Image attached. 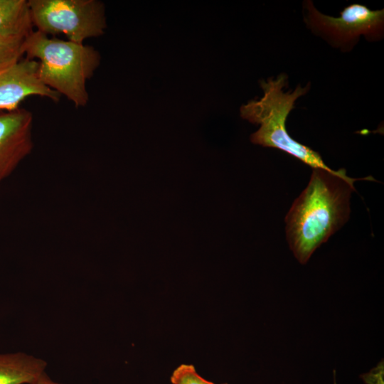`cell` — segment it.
<instances>
[{"mask_svg":"<svg viewBox=\"0 0 384 384\" xmlns=\"http://www.w3.org/2000/svg\"><path fill=\"white\" fill-rule=\"evenodd\" d=\"M26 384H62V383L53 380L52 379L50 378L48 374H46L36 382L32 383H26Z\"/></svg>","mask_w":384,"mask_h":384,"instance_id":"13","label":"cell"},{"mask_svg":"<svg viewBox=\"0 0 384 384\" xmlns=\"http://www.w3.org/2000/svg\"><path fill=\"white\" fill-rule=\"evenodd\" d=\"M33 28L27 0H0V36L26 38Z\"/></svg>","mask_w":384,"mask_h":384,"instance_id":"9","label":"cell"},{"mask_svg":"<svg viewBox=\"0 0 384 384\" xmlns=\"http://www.w3.org/2000/svg\"><path fill=\"white\" fill-rule=\"evenodd\" d=\"M334 384H336L335 381H334Z\"/></svg>","mask_w":384,"mask_h":384,"instance_id":"14","label":"cell"},{"mask_svg":"<svg viewBox=\"0 0 384 384\" xmlns=\"http://www.w3.org/2000/svg\"><path fill=\"white\" fill-rule=\"evenodd\" d=\"M26 38L0 36V66L17 61L23 58Z\"/></svg>","mask_w":384,"mask_h":384,"instance_id":"10","label":"cell"},{"mask_svg":"<svg viewBox=\"0 0 384 384\" xmlns=\"http://www.w3.org/2000/svg\"><path fill=\"white\" fill-rule=\"evenodd\" d=\"M353 191L354 187L336 175L312 169L308 185L285 217L287 240L300 263L305 264L348 220Z\"/></svg>","mask_w":384,"mask_h":384,"instance_id":"1","label":"cell"},{"mask_svg":"<svg viewBox=\"0 0 384 384\" xmlns=\"http://www.w3.org/2000/svg\"><path fill=\"white\" fill-rule=\"evenodd\" d=\"M172 384H215L200 376L191 364H181L172 373Z\"/></svg>","mask_w":384,"mask_h":384,"instance_id":"11","label":"cell"},{"mask_svg":"<svg viewBox=\"0 0 384 384\" xmlns=\"http://www.w3.org/2000/svg\"><path fill=\"white\" fill-rule=\"evenodd\" d=\"M24 55L39 63L38 75L46 86L66 97L77 108L87 105L86 83L101 61L94 47L33 31L25 38Z\"/></svg>","mask_w":384,"mask_h":384,"instance_id":"3","label":"cell"},{"mask_svg":"<svg viewBox=\"0 0 384 384\" xmlns=\"http://www.w3.org/2000/svg\"><path fill=\"white\" fill-rule=\"evenodd\" d=\"M304 21L315 35L343 52L351 50L361 36L368 41L381 40L384 35V9L370 10L364 5L346 6L338 17L319 11L310 0L303 2Z\"/></svg>","mask_w":384,"mask_h":384,"instance_id":"5","label":"cell"},{"mask_svg":"<svg viewBox=\"0 0 384 384\" xmlns=\"http://www.w3.org/2000/svg\"><path fill=\"white\" fill-rule=\"evenodd\" d=\"M36 31L46 35H65L83 43L104 34L107 28L105 4L98 0H28Z\"/></svg>","mask_w":384,"mask_h":384,"instance_id":"4","label":"cell"},{"mask_svg":"<svg viewBox=\"0 0 384 384\" xmlns=\"http://www.w3.org/2000/svg\"><path fill=\"white\" fill-rule=\"evenodd\" d=\"M260 84L264 92L263 96L248 101L240 109L242 119L260 124V128L250 135L251 142L281 150L312 169L330 172L353 186L356 178L348 176L344 169L336 171L329 168L318 152L292 138L287 131L286 120L289 114L295 108L297 100L309 92L311 83L308 82L305 87L299 84L294 91L284 92L283 88L288 85V76L282 73L276 78L262 80Z\"/></svg>","mask_w":384,"mask_h":384,"instance_id":"2","label":"cell"},{"mask_svg":"<svg viewBox=\"0 0 384 384\" xmlns=\"http://www.w3.org/2000/svg\"><path fill=\"white\" fill-rule=\"evenodd\" d=\"M383 364H379L370 372L363 375V380L368 384H383Z\"/></svg>","mask_w":384,"mask_h":384,"instance_id":"12","label":"cell"},{"mask_svg":"<svg viewBox=\"0 0 384 384\" xmlns=\"http://www.w3.org/2000/svg\"><path fill=\"white\" fill-rule=\"evenodd\" d=\"M47 362L23 352L0 353V384L32 383L46 375Z\"/></svg>","mask_w":384,"mask_h":384,"instance_id":"8","label":"cell"},{"mask_svg":"<svg viewBox=\"0 0 384 384\" xmlns=\"http://www.w3.org/2000/svg\"><path fill=\"white\" fill-rule=\"evenodd\" d=\"M33 126L31 111L0 110V183L32 152Z\"/></svg>","mask_w":384,"mask_h":384,"instance_id":"6","label":"cell"},{"mask_svg":"<svg viewBox=\"0 0 384 384\" xmlns=\"http://www.w3.org/2000/svg\"><path fill=\"white\" fill-rule=\"evenodd\" d=\"M224 384H227V383H224Z\"/></svg>","mask_w":384,"mask_h":384,"instance_id":"15","label":"cell"},{"mask_svg":"<svg viewBox=\"0 0 384 384\" xmlns=\"http://www.w3.org/2000/svg\"><path fill=\"white\" fill-rule=\"evenodd\" d=\"M38 66L37 60L27 58L0 66V110H16L30 96L60 100L61 96L41 80Z\"/></svg>","mask_w":384,"mask_h":384,"instance_id":"7","label":"cell"}]
</instances>
